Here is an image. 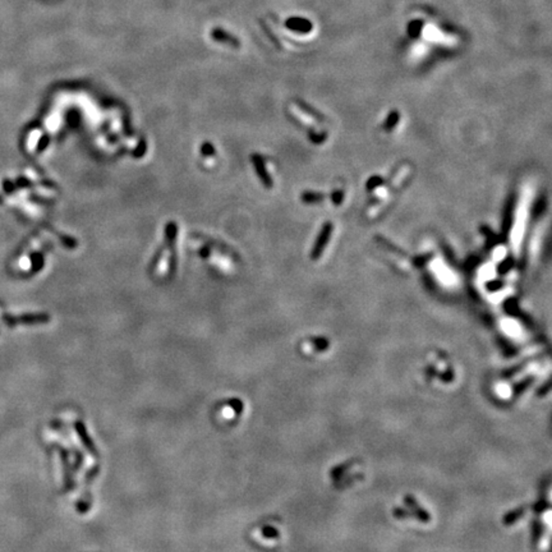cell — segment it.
Returning <instances> with one entry per match:
<instances>
[{"label":"cell","instance_id":"cell-1","mask_svg":"<svg viewBox=\"0 0 552 552\" xmlns=\"http://www.w3.org/2000/svg\"><path fill=\"white\" fill-rule=\"evenodd\" d=\"M74 430H76L77 436H78L79 441H81V443L83 445V447H85V449L87 450V451L90 452L91 455H94L95 458H99L97 447H96V445H95L94 441L91 440L90 435H88L87 428H86L85 423H83L82 421H76V422H74Z\"/></svg>","mask_w":552,"mask_h":552},{"label":"cell","instance_id":"cell-2","mask_svg":"<svg viewBox=\"0 0 552 552\" xmlns=\"http://www.w3.org/2000/svg\"><path fill=\"white\" fill-rule=\"evenodd\" d=\"M61 458V464H63V477H64V492H69L70 490H74L76 483H74V478H73V468L70 465L69 460H68V452L65 451V449H59Z\"/></svg>","mask_w":552,"mask_h":552}]
</instances>
